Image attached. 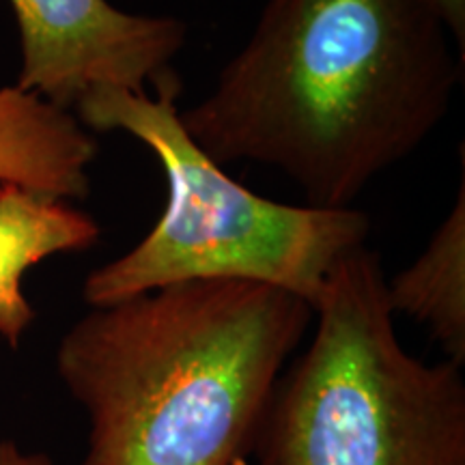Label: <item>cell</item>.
<instances>
[{"instance_id":"cell-1","label":"cell","mask_w":465,"mask_h":465,"mask_svg":"<svg viewBox=\"0 0 465 465\" xmlns=\"http://www.w3.org/2000/svg\"><path fill=\"white\" fill-rule=\"evenodd\" d=\"M424 0H267L185 132L220 166L254 162L308 205L353 207L435 132L465 58Z\"/></svg>"},{"instance_id":"cell-2","label":"cell","mask_w":465,"mask_h":465,"mask_svg":"<svg viewBox=\"0 0 465 465\" xmlns=\"http://www.w3.org/2000/svg\"><path fill=\"white\" fill-rule=\"evenodd\" d=\"M311 325L306 300L240 281L93 306L54 353L89 420L80 465L242 463Z\"/></svg>"},{"instance_id":"cell-3","label":"cell","mask_w":465,"mask_h":465,"mask_svg":"<svg viewBox=\"0 0 465 465\" xmlns=\"http://www.w3.org/2000/svg\"><path fill=\"white\" fill-rule=\"evenodd\" d=\"M179 80L151 93L100 91L74 108L91 134L124 132L155 155L166 205L136 246L84 278L86 304L106 306L192 281L257 282L315 304L342 257L366 246L371 218L356 207L284 205L229 177L185 132Z\"/></svg>"},{"instance_id":"cell-4","label":"cell","mask_w":465,"mask_h":465,"mask_svg":"<svg viewBox=\"0 0 465 465\" xmlns=\"http://www.w3.org/2000/svg\"><path fill=\"white\" fill-rule=\"evenodd\" d=\"M386 281L366 246L330 272L315 334L261 424L259 465H465L461 366L401 345Z\"/></svg>"},{"instance_id":"cell-5","label":"cell","mask_w":465,"mask_h":465,"mask_svg":"<svg viewBox=\"0 0 465 465\" xmlns=\"http://www.w3.org/2000/svg\"><path fill=\"white\" fill-rule=\"evenodd\" d=\"M20 33L15 86L74 114L100 91L149 93L174 78L188 26L127 14L108 0H9Z\"/></svg>"},{"instance_id":"cell-6","label":"cell","mask_w":465,"mask_h":465,"mask_svg":"<svg viewBox=\"0 0 465 465\" xmlns=\"http://www.w3.org/2000/svg\"><path fill=\"white\" fill-rule=\"evenodd\" d=\"M102 226L75 203L0 183V341L20 349L37 312L25 291L33 267L58 254L84 252Z\"/></svg>"},{"instance_id":"cell-7","label":"cell","mask_w":465,"mask_h":465,"mask_svg":"<svg viewBox=\"0 0 465 465\" xmlns=\"http://www.w3.org/2000/svg\"><path fill=\"white\" fill-rule=\"evenodd\" d=\"M97 151L95 134L72 113L15 84L0 89V183L84 201Z\"/></svg>"},{"instance_id":"cell-8","label":"cell","mask_w":465,"mask_h":465,"mask_svg":"<svg viewBox=\"0 0 465 465\" xmlns=\"http://www.w3.org/2000/svg\"><path fill=\"white\" fill-rule=\"evenodd\" d=\"M394 315L427 325L446 360L465 362V179L450 212L405 270L386 281Z\"/></svg>"},{"instance_id":"cell-9","label":"cell","mask_w":465,"mask_h":465,"mask_svg":"<svg viewBox=\"0 0 465 465\" xmlns=\"http://www.w3.org/2000/svg\"><path fill=\"white\" fill-rule=\"evenodd\" d=\"M449 28L459 56L465 58V0H424Z\"/></svg>"},{"instance_id":"cell-10","label":"cell","mask_w":465,"mask_h":465,"mask_svg":"<svg viewBox=\"0 0 465 465\" xmlns=\"http://www.w3.org/2000/svg\"><path fill=\"white\" fill-rule=\"evenodd\" d=\"M0 465H54L45 452L25 450L14 440H0Z\"/></svg>"}]
</instances>
